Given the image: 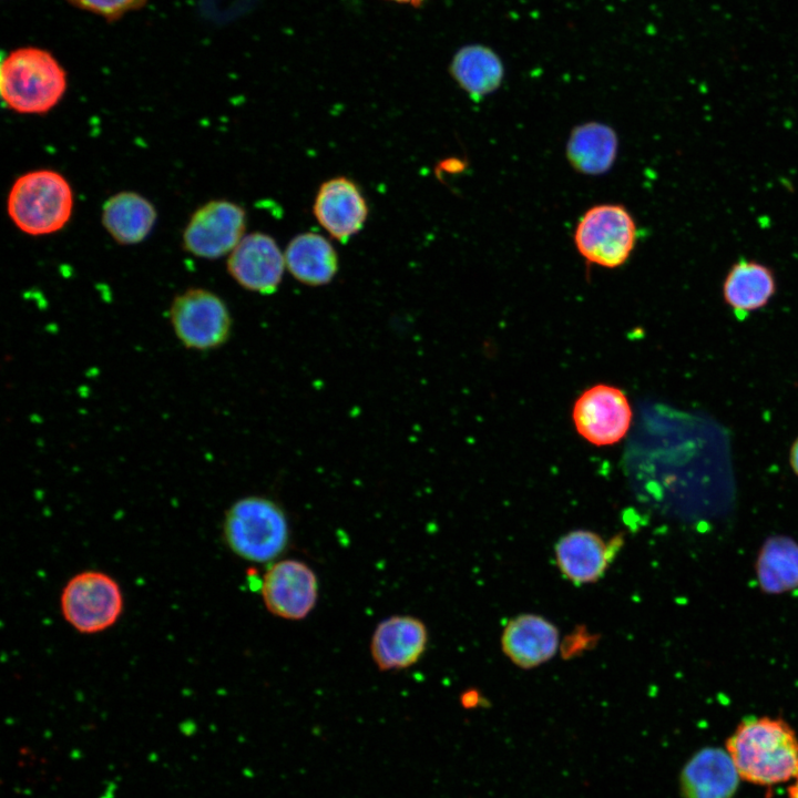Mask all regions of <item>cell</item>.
<instances>
[{
    "label": "cell",
    "instance_id": "1",
    "mask_svg": "<svg viewBox=\"0 0 798 798\" xmlns=\"http://www.w3.org/2000/svg\"><path fill=\"white\" fill-rule=\"evenodd\" d=\"M741 779L769 786L798 776V736L780 717L743 719L726 740Z\"/></svg>",
    "mask_w": 798,
    "mask_h": 798
},
{
    "label": "cell",
    "instance_id": "2",
    "mask_svg": "<svg viewBox=\"0 0 798 798\" xmlns=\"http://www.w3.org/2000/svg\"><path fill=\"white\" fill-rule=\"evenodd\" d=\"M68 86L57 58L38 47H20L1 62L0 93L6 105L21 114H42L54 108Z\"/></svg>",
    "mask_w": 798,
    "mask_h": 798
},
{
    "label": "cell",
    "instance_id": "3",
    "mask_svg": "<svg viewBox=\"0 0 798 798\" xmlns=\"http://www.w3.org/2000/svg\"><path fill=\"white\" fill-rule=\"evenodd\" d=\"M223 538L237 556L265 563L278 557L287 546V516L282 507L269 498L243 497L225 513Z\"/></svg>",
    "mask_w": 798,
    "mask_h": 798
},
{
    "label": "cell",
    "instance_id": "4",
    "mask_svg": "<svg viewBox=\"0 0 798 798\" xmlns=\"http://www.w3.org/2000/svg\"><path fill=\"white\" fill-rule=\"evenodd\" d=\"M73 192L66 178L52 170L20 175L7 201L8 215L23 233L41 236L62 229L73 211Z\"/></svg>",
    "mask_w": 798,
    "mask_h": 798
},
{
    "label": "cell",
    "instance_id": "5",
    "mask_svg": "<svg viewBox=\"0 0 798 798\" xmlns=\"http://www.w3.org/2000/svg\"><path fill=\"white\" fill-rule=\"evenodd\" d=\"M120 584L108 573L82 571L65 583L60 595L64 621L76 632L92 635L112 627L123 613Z\"/></svg>",
    "mask_w": 798,
    "mask_h": 798
},
{
    "label": "cell",
    "instance_id": "6",
    "mask_svg": "<svg viewBox=\"0 0 798 798\" xmlns=\"http://www.w3.org/2000/svg\"><path fill=\"white\" fill-rule=\"evenodd\" d=\"M637 228L630 212L620 204H601L587 209L574 232L579 253L602 267L623 265L633 252Z\"/></svg>",
    "mask_w": 798,
    "mask_h": 798
},
{
    "label": "cell",
    "instance_id": "7",
    "mask_svg": "<svg viewBox=\"0 0 798 798\" xmlns=\"http://www.w3.org/2000/svg\"><path fill=\"white\" fill-rule=\"evenodd\" d=\"M168 318L177 340L195 351L219 348L232 331L227 305L205 288H190L176 295L171 303Z\"/></svg>",
    "mask_w": 798,
    "mask_h": 798
},
{
    "label": "cell",
    "instance_id": "8",
    "mask_svg": "<svg viewBox=\"0 0 798 798\" xmlns=\"http://www.w3.org/2000/svg\"><path fill=\"white\" fill-rule=\"evenodd\" d=\"M246 213L226 200L211 201L194 212L183 232L184 248L201 258H218L245 236Z\"/></svg>",
    "mask_w": 798,
    "mask_h": 798
},
{
    "label": "cell",
    "instance_id": "9",
    "mask_svg": "<svg viewBox=\"0 0 798 798\" xmlns=\"http://www.w3.org/2000/svg\"><path fill=\"white\" fill-rule=\"evenodd\" d=\"M572 419L579 434L590 443L611 446L627 433L632 421V409L621 389L596 385L576 399Z\"/></svg>",
    "mask_w": 798,
    "mask_h": 798
},
{
    "label": "cell",
    "instance_id": "10",
    "mask_svg": "<svg viewBox=\"0 0 798 798\" xmlns=\"http://www.w3.org/2000/svg\"><path fill=\"white\" fill-rule=\"evenodd\" d=\"M260 593L273 615L290 621L303 620L317 603V576L305 562L277 561L264 574Z\"/></svg>",
    "mask_w": 798,
    "mask_h": 798
},
{
    "label": "cell",
    "instance_id": "11",
    "mask_svg": "<svg viewBox=\"0 0 798 798\" xmlns=\"http://www.w3.org/2000/svg\"><path fill=\"white\" fill-rule=\"evenodd\" d=\"M285 267V256L276 241L260 232L245 235L227 258L233 279L243 288L264 295L277 289Z\"/></svg>",
    "mask_w": 798,
    "mask_h": 798
},
{
    "label": "cell",
    "instance_id": "12",
    "mask_svg": "<svg viewBox=\"0 0 798 798\" xmlns=\"http://www.w3.org/2000/svg\"><path fill=\"white\" fill-rule=\"evenodd\" d=\"M314 215L328 234L345 243L364 226L368 205L359 186L348 177L324 182L316 194Z\"/></svg>",
    "mask_w": 798,
    "mask_h": 798
},
{
    "label": "cell",
    "instance_id": "13",
    "mask_svg": "<svg viewBox=\"0 0 798 798\" xmlns=\"http://www.w3.org/2000/svg\"><path fill=\"white\" fill-rule=\"evenodd\" d=\"M427 644L428 630L421 620L411 615H393L375 628L370 652L380 671H397L416 664Z\"/></svg>",
    "mask_w": 798,
    "mask_h": 798
},
{
    "label": "cell",
    "instance_id": "14",
    "mask_svg": "<svg viewBox=\"0 0 798 798\" xmlns=\"http://www.w3.org/2000/svg\"><path fill=\"white\" fill-rule=\"evenodd\" d=\"M739 779L727 750L706 747L685 764L679 784L683 798H733Z\"/></svg>",
    "mask_w": 798,
    "mask_h": 798
},
{
    "label": "cell",
    "instance_id": "15",
    "mask_svg": "<svg viewBox=\"0 0 798 798\" xmlns=\"http://www.w3.org/2000/svg\"><path fill=\"white\" fill-rule=\"evenodd\" d=\"M559 644L557 628L539 615L524 614L511 620L502 635V647L516 665L530 668L549 661Z\"/></svg>",
    "mask_w": 798,
    "mask_h": 798
},
{
    "label": "cell",
    "instance_id": "16",
    "mask_svg": "<svg viewBox=\"0 0 798 798\" xmlns=\"http://www.w3.org/2000/svg\"><path fill=\"white\" fill-rule=\"evenodd\" d=\"M613 551L596 533L579 530L557 542L555 556L561 572L572 582L582 584L603 575Z\"/></svg>",
    "mask_w": 798,
    "mask_h": 798
},
{
    "label": "cell",
    "instance_id": "17",
    "mask_svg": "<svg viewBox=\"0 0 798 798\" xmlns=\"http://www.w3.org/2000/svg\"><path fill=\"white\" fill-rule=\"evenodd\" d=\"M285 264L298 282L308 286L330 283L338 270V256L324 236L306 232L295 236L287 245Z\"/></svg>",
    "mask_w": 798,
    "mask_h": 798
},
{
    "label": "cell",
    "instance_id": "18",
    "mask_svg": "<svg viewBox=\"0 0 798 798\" xmlns=\"http://www.w3.org/2000/svg\"><path fill=\"white\" fill-rule=\"evenodd\" d=\"M776 293L773 270L756 260L741 258L728 270L723 297L735 314L745 315L765 307Z\"/></svg>",
    "mask_w": 798,
    "mask_h": 798
},
{
    "label": "cell",
    "instance_id": "19",
    "mask_svg": "<svg viewBox=\"0 0 798 798\" xmlns=\"http://www.w3.org/2000/svg\"><path fill=\"white\" fill-rule=\"evenodd\" d=\"M155 221L154 205L134 192L114 194L103 205L102 224L112 238L123 245L145 239Z\"/></svg>",
    "mask_w": 798,
    "mask_h": 798
},
{
    "label": "cell",
    "instance_id": "20",
    "mask_svg": "<svg viewBox=\"0 0 798 798\" xmlns=\"http://www.w3.org/2000/svg\"><path fill=\"white\" fill-rule=\"evenodd\" d=\"M450 73L471 98H482L500 86L504 68L492 49L483 44H470L453 55Z\"/></svg>",
    "mask_w": 798,
    "mask_h": 798
},
{
    "label": "cell",
    "instance_id": "21",
    "mask_svg": "<svg viewBox=\"0 0 798 798\" xmlns=\"http://www.w3.org/2000/svg\"><path fill=\"white\" fill-rule=\"evenodd\" d=\"M617 137L606 124L591 122L576 126L567 141L566 155L571 165L584 174H601L613 165Z\"/></svg>",
    "mask_w": 798,
    "mask_h": 798
},
{
    "label": "cell",
    "instance_id": "22",
    "mask_svg": "<svg viewBox=\"0 0 798 798\" xmlns=\"http://www.w3.org/2000/svg\"><path fill=\"white\" fill-rule=\"evenodd\" d=\"M757 575L761 589L781 593L798 586V544L788 538L768 540L757 561Z\"/></svg>",
    "mask_w": 798,
    "mask_h": 798
},
{
    "label": "cell",
    "instance_id": "23",
    "mask_svg": "<svg viewBox=\"0 0 798 798\" xmlns=\"http://www.w3.org/2000/svg\"><path fill=\"white\" fill-rule=\"evenodd\" d=\"M72 7L93 13L108 22L120 20L125 14L142 9L147 0H65Z\"/></svg>",
    "mask_w": 798,
    "mask_h": 798
},
{
    "label": "cell",
    "instance_id": "24",
    "mask_svg": "<svg viewBox=\"0 0 798 798\" xmlns=\"http://www.w3.org/2000/svg\"><path fill=\"white\" fill-rule=\"evenodd\" d=\"M789 463L792 471L798 475V437L796 438L790 448Z\"/></svg>",
    "mask_w": 798,
    "mask_h": 798
},
{
    "label": "cell",
    "instance_id": "25",
    "mask_svg": "<svg viewBox=\"0 0 798 798\" xmlns=\"http://www.w3.org/2000/svg\"><path fill=\"white\" fill-rule=\"evenodd\" d=\"M788 798H798V776L788 788Z\"/></svg>",
    "mask_w": 798,
    "mask_h": 798
},
{
    "label": "cell",
    "instance_id": "26",
    "mask_svg": "<svg viewBox=\"0 0 798 798\" xmlns=\"http://www.w3.org/2000/svg\"><path fill=\"white\" fill-rule=\"evenodd\" d=\"M388 1L397 2V3H402V4L419 6V4L422 3L424 0H388Z\"/></svg>",
    "mask_w": 798,
    "mask_h": 798
}]
</instances>
